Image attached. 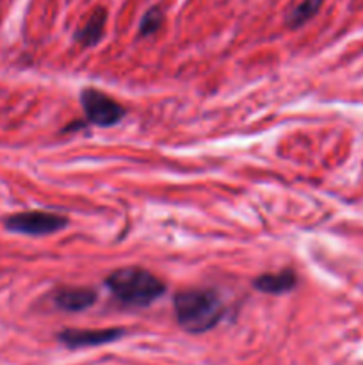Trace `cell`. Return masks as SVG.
Listing matches in <instances>:
<instances>
[{"instance_id":"obj_10","label":"cell","mask_w":363,"mask_h":365,"mask_svg":"<svg viewBox=\"0 0 363 365\" xmlns=\"http://www.w3.org/2000/svg\"><path fill=\"white\" fill-rule=\"evenodd\" d=\"M164 24V11L160 6H153L142 14L141 24H139V36L148 38V36L157 34Z\"/></svg>"},{"instance_id":"obj_2","label":"cell","mask_w":363,"mask_h":365,"mask_svg":"<svg viewBox=\"0 0 363 365\" xmlns=\"http://www.w3.org/2000/svg\"><path fill=\"white\" fill-rule=\"evenodd\" d=\"M110 294L127 307L152 305L166 292V285L142 267H123L110 273L105 280Z\"/></svg>"},{"instance_id":"obj_3","label":"cell","mask_w":363,"mask_h":365,"mask_svg":"<svg viewBox=\"0 0 363 365\" xmlns=\"http://www.w3.org/2000/svg\"><path fill=\"white\" fill-rule=\"evenodd\" d=\"M68 225V217L60 216L57 212L48 210H27V212H18L7 217L4 221V227L13 234L32 235V237H41V235L56 234L63 230Z\"/></svg>"},{"instance_id":"obj_7","label":"cell","mask_w":363,"mask_h":365,"mask_svg":"<svg viewBox=\"0 0 363 365\" xmlns=\"http://www.w3.org/2000/svg\"><path fill=\"white\" fill-rule=\"evenodd\" d=\"M298 284V277L292 269H283L278 271V273H265L262 277L256 278L253 282V287L256 291L263 292V294H285V292H290L292 289Z\"/></svg>"},{"instance_id":"obj_9","label":"cell","mask_w":363,"mask_h":365,"mask_svg":"<svg viewBox=\"0 0 363 365\" xmlns=\"http://www.w3.org/2000/svg\"><path fill=\"white\" fill-rule=\"evenodd\" d=\"M324 0H301L298 6L292 7L288 11L287 18H285V24L290 29H299L305 24H308L313 16L320 11Z\"/></svg>"},{"instance_id":"obj_4","label":"cell","mask_w":363,"mask_h":365,"mask_svg":"<svg viewBox=\"0 0 363 365\" xmlns=\"http://www.w3.org/2000/svg\"><path fill=\"white\" fill-rule=\"evenodd\" d=\"M80 103L85 118L96 127H112L125 118L123 107L98 89L85 88L80 93Z\"/></svg>"},{"instance_id":"obj_6","label":"cell","mask_w":363,"mask_h":365,"mask_svg":"<svg viewBox=\"0 0 363 365\" xmlns=\"http://www.w3.org/2000/svg\"><path fill=\"white\" fill-rule=\"evenodd\" d=\"M96 294L85 287H63L53 294V303L64 312H82L95 305Z\"/></svg>"},{"instance_id":"obj_1","label":"cell","mask_w":363,"mask_h":365,"mask_svg":"<svg viewBox=\"0 0 363 365\" xmlns=\"http://www.w3.org/2000/svg\"><path fill=\"white\" fill-rule=\"evenodd\" d=\"M173 305L178 324L191 334L212 330L224 314L219 294L210 289H187L178 292Z\"/></svg>"},{"instance_id":"obj_5","label":"cell","mask_w":363,"mask_h":365,"mask_svg":"<svg viewBox=\"0 0 363 365\" xmlns=\"http://www.w3.org/2000/svg\"><path fill=\"white\" fill-rule=\"evenodd\" d=\"M123 335L125 330L121 328H103V330H64L57 335V339L68 348L78 349L116 342Z\"/></svg>"},{"instance_id":"obj_8","label":"cell","mask_w":363,"mask_h":365,"mask_svg":"<svg viewBox=\"0 0 363 365\" xmlns=\"http://www.w3.org/2000/svg\"><path fill=\"white\" fill-rule=\"evenodd\" d=\"M105 24L107 9L105 7H96L91 13V16L88 18V21L80 29H77V32H75V41L80 46H84V48L98 45L100 39L103 38V32H105Z\"/></svg>"}]
</instances>
